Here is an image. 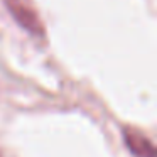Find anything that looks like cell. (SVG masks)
<instances>
[{
  "mask_svg": "<svg viewBox=\"0 0 157 157\" xmlns=\"http://www.w3.org/2000/svg\"><path fill=\"white\" fill-rule=\"evenodd\" d=\"M123 140L135 157H157L152 140L135 127H123Z\"/></svg>",
  "mask_w": 157,
  "mask_h": 157,
  "instance_id": "cell-2",
  "label": "cell"
},
{
  "mask_svg": "<svg viewBox=\"0 0 157 157\" xmlns=\"http://www.w3.org/2000/svg\"><path fill=\"white\" fill-rule=\"evenodd\" d=\"M4 4L21 27H24L32 36H44V24L32 0H4Z\"/></svg>",
  "mask_w": 157,
  "mask_h": 157,
  "instance_id": "cell-1",
  "label": "cell"
}]
</instances>
